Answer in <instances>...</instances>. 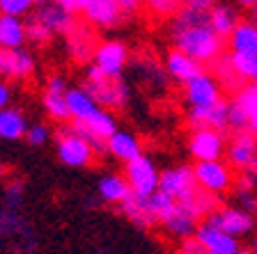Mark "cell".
<instances>
[{
    "mask_svg": "<svg viewBox=\"0 0 257 254\" xmlns=\"http://www.w3.org/2000/svg\"><path fill=\"white\" fill-rule=\"evenodd\" d=\"M172 46L200 60L202 64H211L218 55H223L225 37L211 28L207 12H198L191 7H179L172 14L170 23Z\"/></svg>",
    "mask_w": 257,
    "mask_h": 254,
    "instance_id": "6da1fadb",
    "label": "cell"
},
{
    "mask_svg": "<svg viewBox=\"0 0 257 254\" xmlns=\"http://www.w3.org/2000/svg\"><path fill=\"white\" fill-rule=\"evenodd\" d=\"M216 208H218V195L200 188V190L193 197H188V199H179V201L175 199L170 213L163 217L161 227L166 229L172 238L182 240V238H186V236H193L200 224V220L207 217L209 213L216 211Z\"/></svg>",
    "mask_w": 257,
    "mask_h": 254,
    "instance_id": "7a4b0ae2",
    "label": "cell"
},
{
    "mask_svg": "<svg viewBox=\"0 0 257 254\" xmlns=\"http://www.w3.org/2000/svg\"><path fill=\"white\" fill-rule=\"evenodd\" d=\"M172 204H175V199L163 190H154L152 195H140V192L131 190L126 199L119 204V208L131 224L140 229H150L163 222V217L170 213Z\"/></svg>",
    "mask_w": 257,
    "mask_h": 254,
    "instance_id": "3957f363",
    "label": "cell"
},
{
    "mask_svg": "<svg viewBox=\"0 0 257 254\" xmlns=\"http://www.w3.org/2000/svg\"><path fill=\"white\" fill-rule=\"evenodd\" d=\"M83 87L94 96L99 106L108 108V110H122V108H126L128 99H131V85L126 83L124 76L103 74L94 64L87 67L85 85Z\"/></svg>",
    "mask_w": 257,
    "mask_h": 254,
    "instance_id": "277c9868",
    "label": "cell"
},
{
    "mask_svg": "<svg viewBox=\"0 0 257 254\" xmlns=\"http://www.w3.org/2000/svg\"><path fill=\"white\" fill-rule=\"evenodd\" d=\"M55 154L62 165L71 169H83L92 165L96 151L90 140L85 135H80L74 126H62L58 131V138H55Z\"/></svg>",
    "mask_w": 257,
    "mask_h": 254,
    "instance_id": "5b68a950",
    "label": "cell"
},
{
    "mask_svg": "<svg viewBox=\"0 0 257 254\" xmlns=\"http://www.w3.org/2000/svg\"><path fill=\"white\" fill-rule=\"evenodd\" d=\"M37 247L35 233L23 215H19V208H3L0 211V249H19L30 252Z\"/></svg>",
    "mask_w": 257,
    "mask_h": 254,
    "instance_id": "8992f818",
    "label": "cell"
},
{
    "mask_svg": "<svg viewBox=\"0 0 257 254\" xmlns=\"http://www.w3.org/2000/svg\"><path fill=\"white\" fill-rule=\"evenodd\" d=\"M71 126L90 140L96 154H108V138L117 131V119L112 117V110L99 108L83 122H71Z\"/></svg>",
    "mask_w": 257,
    "mask_h": 254,
    "instance_id": "52a82bcc",
    "label": "cell"
},
{
    "mask_svg": "<svg viewBox=\"0 0 257 254\" xmlns=\"http://www.w3.org/2000/svg\"><path fill=\"white\" fill-rule=\"evenodd\" d=\"M195 179L198 185L207 192L214 195H223L234 185V176H232V165L225 163L223 158H214V160H195L193 165Z\"/></svg>",
    "mask_w": 257,
    "mask_h": 254,
    "instance_id": "ba28073f",
    "label": "cell"
},
{
    "mask_svg": "<svg viewBox=\"0 0 257 254\" xmlns=\"http://www.w3.org/2000/svg\"><path fill=\"white\" fill-rule=\"evenodd\" d=\"M37 71V60L23 46H0V78L23 83Z\"/></svg>",
    "mask_w": 257,
    "mask_h": 254,
    "instance_id": "9c48e42d",
    "label": "cell"
},
{
    "mask_svg": "<svg viewBox=\"0 0 257 254\" xmlns=\"http://www.w3.org/2000/svg\"><path fill=\"white\" fill-rule=\"evenodd\" d=\"M207 222L216 224V227L225 229L227 233L236 236V238H243V236H250L255 231V213L246 211V208H241L239 204L236 206H225V208H216L211 211L207 217H204Z\"/></svg>",
    "mask_w": 257,
    "mask_h": 254,
    "instance_id": "30bf717a",
    "label": "cell"
},
{
    "mask_svg": "<svg viewBox=\"0 0 257 254\" xmlns=\"http://www.w3.org/2000/svg\"><path fill=\"white\" fill-rule=\"evenodd\" d=\"M99 46V37L94 32V26L90 23H76L71 32L64 35V51L76 64H90L94 60V51Z\"/></svg>",
    "mask_w": 257,
    "mask_h": 254,
    "instance_id": "8fae6325",
    "label": "cell"
},
{
    "mask_svg": "<svg viewBox=\"0 0 257 254\" xmlns=\"http://www.w3.org/2000/svg\"><path fill=\"white\" fill-rule=\"evenodd\" d=\"M159 190H163L166 195H170L172 199H188L200 190L195 172L188 165H177V167L161 169V181H159Z\"/></svg>",
    "mask_w": 257,
    "mask_h": 254,
    "instance_id": "7c38bea8",
    "label": "cell"
},
{
    "mask_svg": "<svg viewBox=\"0 0 257 254\" xmlns=\"http://www.w3.org/2000/svg\"><path fill=\"white\" fill-rule=\"evenodd\" d=\"M124 176H126L128 185L134 192L140 195H152L154 190H159V181H161V169L154 165V160L147 158L145 154L136 156L134 160H128Z\"/></svg>",
    "mask_w": 257,
    "mask_h": 254,
    "instance_id": "4fadbf2b",
    "label": "cell"
},
{
    "mask_svg": "<svg viewBox=\"0 0 257 254\" xmlns=\"http://www.w3.org/2000/svg\"><path fill=\"white\" fill-rule=\"evenodd\" d=\"M225 149H227V140L223 131H216V128H193L188 138V154L193 156V160L223 158Z\"/></svg>",
    "mask_w": 257,
    "mask_h": 254,
    "instance_id": "5bb4252c",
    "label": "cell"
},
{
    "mask_svg": "<svg viewBox=\"0 0 257 254\" xmlns=\"http://www.w3.org/2000/svg\"><path fill=\"white\" fill-rule=\"evenodd\" d=\"M67 92H69V85L67 78L60 74L48 76L46 85H44L42 92V106L46 110V115L53 119V122H69V103H67Z\"/></svg>",
    "mask_w": 257,
    "mask_h": 254,
    "instance_id": "9a60e30c",
    "label": "cell"
},
{
    "mask_svg": "<svg viewBox=\"0 0 257 254\" xmlns=\"http://www.w3.org/2000/svg\"><path fill=\"white\" fill-rule=\"evenodd\" d=\"M195 238L202 243V247L207 254H241L243 252V247H241L236 236L227 233L225 229L216 227V224L207 222V220L198 224Z\"/></svg>",
    "mask_w": 257,
    "mask_h": 254,
    "instance_id": "2e32d148",
    "label": "cell"
},
{
    "mask_svg": "<svg viewBox=\"0 0 257 254\" xmlns=\"http://www.w3.org/2000/svg\"><path fill=\"white\" fill-rule=\"evenodd\" d=\"M94 67L103 71V74L110 76H122L124 69L128 64V48L124 42L119 39H106V42H99L94 51V60H92Z\"/></svg>",
    "mask_w": 257,
    "mask_h": 254,
    "instance_id": "e0dca14e",
    "label": "cell"
},
{
    "mask_svg": "<svg viewBox=\"0 0 257 254\" xmlns=\"http://www.w3.org/2000/svg\"><path fill=\"white\" fill-rule=\"evenodd\" d=\"M30 14L35 16L37 21H42L53 35H62V37L67 32L74 30L76 23H78L74 12L64 10V7L60 5V3H55V0H44V3H39Z\"/></svg>",
    "mask_w": 257,
    "mask_h": 254,
    "instance_id": "ac0fdd59",
    "label": "cell"
},
{
    "mask_svg": "<svg viewBox=\"0 0 257 254\" xmlns=\"http://www.w3.org/2000/svg\"><path fill=\"white\" fill-rule=\"evenodd\" d=\"M225 156H227V163L232 167L248 169L252 165V160L257 158V135L248 128H241L234 131L230 140H227V149H225Z\"/></svg>",
    "mask_w": 257,
    "mask_h": 254,
    "instance_id": "d6986e66",
    "label": "cell"
},
{
    "mask_svg": "<svg viewBox=\"0 0 257 254\" xmlns=\"http://www.w3.org/2000/svg\"><path fill=\"white\" fill-rule=\"evenodd\" d=\"M230 101H216V103H207V106H191L188 110V126L191 128H216V131H225L230 128Z\"/></svg>",
    "mask_w": 257,
    "mask_h": 254,
    "instance_id": "ffe728a7",
    "label": "cell"
},
{
    "mask_svg": "<svg viewBox=\"0 0 257 254\" xmlns=\"http://www.w3.org/2000/svg\"><path fill=\"white\" fill-rule=\"evenodd\" d=\"M83 14H85V21L96 30H112L126 16L119 0H87Z\"/></svg>",
    "mask_w": 257,
    "mask_h": 254,
    "instance_id": "44dd1931",
    "label": "cell"
},
{
    "mask_svg": "<svg viewBox=\"0 0 257 254\" xmlns=\"http://www.w3.org/2000/svg\"><path fill=\"white\" fill-rule=\"evenodd\" d=\"M184 96L188 106H207L223 99V85L216 80L214 74H200L184 85Z\"/></svg>",
    "mask_w": 257,
    "mask_h": 254,
    "instance_id": "7402d4cb",
    "label": "cell"
},
{
    "mask_svg": "<svg viewBox=\"0 0 257 254\" xmlns=\"http://www.w3.org/2000/svg\"><path fill=\"white\" fill-rule=\"evenodd\" d=\"M163 67H166L170 80H175V83H179V85H186L188 80H193L195 76L204 74V64L200 62V60L191 58L188 53H184V51H179V48H172L170 53L166 55Z\"/></svg>",
    "mask_w": 257,
    "mask_h": 254,
    "instance_id": "603a6c76",
    "label": "cell"
},
{
    "mask_svg": "<svg viewBox=\"0 0 257 254\" xmlns=\"http://www.w3.org/2000/svg\"><path fill=\"white\" fill-rule=\"evenodd\" d=\"M134 76L138 78V83H143L152 92H166L168 80H170L166 67H161L156 60L145 58V55H140L134 62Z\"/></svg>",
    "mask_w": 257,
    "mask_h": 254,
    "instance_id": "cb8c5ba5",
    "label": "cell"
},
{
    "mask_svg": "<svg viewBox=\"0 0 257 254\" xmlns=\"http://www.w3.org/2000/svg\"><path fill=\"white\" fill-rule=\"evenodd\" d=\"M108 154L112 158H117L119 163H128V160H134L136 156L143 154V144H140V140L131 131L117 128L108 138Z\"/></svg>",
    "mask_w": 257,
    "mask_h": 254,
    "instance_id": "d4e9b609",
    "label": "cell"
},
{
    "mask_svg": "<svg viewBox=\"0 0 257 254\" xmlns=\"http://www.w3.org/2000/svg\"><path fill=\"white\" fill-rule=\"evenodd\" d=\"M28 119L23 115V110L19 108H3L0 110V140L5 142H16V140H26L28 133Z\"/></svg>",
    "mask_w": 257,
    "mask_h": 254,
    "instance_id": "484cf974",
    "label": "cell"
},
{
    "mask_svg": "<svg viewBox=\"0 0 257 254\" xmlns=\"http://www.w3.org/2000/svg\"><path fill=\"white\" fill-rule=\"evenodd\" d=\"M28 30L23 16L0 12V46H26Z\"/></svg>",
    "mask_w": 257,
    "mask_h": 254,
    "instance_id": "4316f807",
    "label": "cell"
},
{
    "mask_svg": "<svg viewBox=\"0 0 257 254\" xmlns=\"http://www.w3.org/2000/svg\"><path fill=\"white\" fill-rule=\"evenodd\" d=\"M67 103H69L71 122H83V119H87V117L94 115V112L101 108L85 87H69V92H67Z\"/></svg>",
    "mask_w": 257,
    "mask_h": 254,
    "instance_id": "83f0119b",
    "label": "cell"
},
{
    "mask_svg": "<svg viewBox=\"0 0 257 254\" xmlns=\"http://www.w3.org/2000/svg\"><path fill=\"white\" fill-rule=\"evenodd\" d=\"M128 192H131V185L122 174H103L96 183V195L106 204H122Z\"/></svg>",
    "mask_w": 257,
    "mask_h": 254,
    "instance_id": "f1b7e54d",
    "label": "cell"
},
{
    "mask_svg": "<svg viewBox=\"0 0 257 254\" xmlns=\"http://www.w3.org/2000/svg\"><path fill=\"white\" fill-rule=\"evenodd\" d=\"M230 51H241V53H255L257 55V23L252 19L239 21L236 28L227 37Z\"/></svg>",
    "mask_w": 257,
    "mask_h": 254,
    "instance_id": "f546056e",
    "label": "cell"
},
{
    "mask_svg": "<svg viewBox=\"0 0 257 254\" xmlns=\"http://www.w3.org/2000/svg\"><path fill=\"white\" fill-rule=\"evenodd\" d=\"M211 67H214V76H216V80L223 85V90L232 92V94H236V92L248 83V80L241 78L239 71L234 69V64H232V60H230V53L218 55V58L211 62Z\"/></svg>",
    "mask_w": 257,
    "mask_h": 254,
    "instance_id": "4dcf8cb0",
    "label": "cell"
},
{
    "mask_svg": "<svg viewBox=\"0 0 257 254\" xmlns=\"http://www.w3.org/2000/svg\"><path fill=\"white\" fill-rule=\"evenodd\" d=\"M207 14H209V23H211V28L218 32L220 37H230V32L234 30L236 23L241 21L239 12H236L232 5H225V3H216Z\"/></svg>",
    "mask_w": 257,
    "mask_h": 254,
    "instance_id": "1f68e13d",
    "label": "cell"
},
{
    "mask_svg": "<svg viewBox=\"0 0 257 254\" xmlns=\"http://www.w3.org/2000/svg\"><path fill=\"white\" fill-rule=\"evenodd\" d=\"M230 60L234 64V69L243 80H255L257 76V55L255 53H241V51H230Z\"/></svg>",
    "mask_w": 257,
    "mask_h": 254,
    "instance_id": "d6a6232c",
    "label": "cell"
},
{
    "mask_svg": "<svg viewBox=\"0 0 257 254\" xmlns=\"http://www.w3.org/2000/svg\"><path fill=\"white\" fill-rule=\"evenodd\" d=\"M3 201L10 208H21L26 201V183L21 179H12L3 188Z\"/></svg>",
    "mask_w": 257,
    "mask_h": 254,
    "instance_id": "836d02e7",
    "label": "cell"
},
{
    "mask_svg": "<svg viewBox=\"0 0 257 254\" xmlns=\"http://www.w3.org/2000/svg\"><path fill=\"white\" fill-rule=\"evenodd\" d=\"M26 30H28V42L37 44V46H44V44H48L51 39L55 37L53 32L48 30L46 26H44L42 21H37L32 14H28V21H26Z\"/></svg>",
    "mask_w": 257,
    "mask_h": 254,
    "instance_id": "e575fe53",
    "label": "cell"
},
{
    "mask_svg": "<svg viewBox=\"0 0 257 254\" xmlns=\"http://www.w3.org/2000/svg\"><path fill=\"white\" fill-rule=\"evenodd\" d=\"M44 0H0V12L16 16H28Z\"/></svg>",
    "mask_w": 257,
    "mask_h": 254,
    "instance_id": "d590c367",
    "label": "cell"
},
{
    "mask_svg": "<svg viewBox=\"0 0 257 254\" xmlns=\"http://www.w3.org/2000/svg\"><path fill=\"white\" fill-rule=\"evenodd\" d=\"M227 119H230V128H232V131L248 128V112H246V108L241 106L236 99L230 101V112H227Z\"/></svg>",
    "mask_w": 257,
    "mask_h": 254,
    "instance_id": "8d00e7d4",
    "label": "cell"
},
{
    "mask_svg": "<svg viewBox=\"0 0 257 254\" xmlns=\"http://www.w3.org/2000/svg\"><path fill=\"white\" fill-rule=\"evenodd\" d=\"M145 7L156 16H172L182 7V0H145Z\"/></svg>",
    "mask_w": 257,
    "mask_h": 254,
    "instance_id": "74e56055",
    "label": "cell"
},
{
    "mask_svg": "<svg viewBox=\"0 0 257 254\" xmlns=\"http://www.w3.org/2000/svg\"><path fill=\"white\" fill-rule=\"evenodd\" d=\"M51 140V131H48L46 124H30L26 133V142L30 147H44V144Z\"/></svg>",
    "mask_w": 257,
    "mask_h": 254,
    "instance_id": "f35d334b",
    "label": "cell"
},
{
    "mask_svg": "<svg viewBox=\"0 0 257 254\" xmlns=\"http://www.w3.org/2000/svg\"><path fill=\"white\" fill-rule=\"evenodd\" d=\"M236 204L257 215V190H236Z\"/></svg>",
    "mask_w": 257,
    "mask_h": 254,
    "instance_id": "ab89813d",
    "label": "cell"
},
{
    "mask_svg": "<svg viewBox=\"0 0 257 254\" xmlns=\"http://www.w3.org/2000/svg\"><path fill=\"white\" fill-rule=\"evenodd\" d=\"M234 188L236 190H257V176L250 169H241L239 176L234 179Z\"/></svg>",
    "mask_w": 257,
    "mask_h": 254,
    "instance_id": "60d3db41",
    "label": "cell"
},
{
    "mask_svg": "<svg viewBox=\"0 0 257 254\" xmlns=\"http://www.w3.org/2000/svg\"><path fill=\"white\" fill-rule=\"evenodd\" d=\"M179 252L182 254H207L204 252V247H202V243L195 238V233L179 240Z\"/></svg>",
    "mask_w": 257,
    "mask_h": 254,
    "instance_id": "b9f144b4",
    "label": "cell"
},
{
    "mask_svg": "<svg viewBox=\"0 0 257 254\" xmlns=\"http://www.w3.org/2000/svg\"><path fill=\"white\" fill-rule=\"evenodd\" d=\"M12 96H14V92H12L10 80L0 78V110L10 106V103H12Z\"/></svg>",
    "mask_w": 257,
    "mask_h": 254,
    "instance_id": "7bdbcfd3",
    "label": "cell"
},
{
    "mask_svg": "<svg viewBox=\"0 0 257 254\" xmlns=\"http://www.w3.org/2000/svg\"><path fill=\"white\" fill-rule=\"evenodd\" d=\"M216 3L218 0H182L184 7H191V10H198V12H209Z\"/></svg>",
    "mask_w": 257,
    "mask_h": 254,
    "instance_id": "ee69618b",
    "label": "cell"
},
{
    "mask_svg": "<svg viewBox=\"0 0 257 254\" xmlns=\"http://www.w3.org/2000/svg\"><path fill=\"white\" fill-rule=\"evenodd\" d=\"M55 3H60L64 10L74 12V14H80V12L85 10V5H87V0H55Z\"/></svg>",
    "mask_w": 257,
    "mask_h": 254,
    "instance_id": "f6af8a7d",
    "label": "cell"
},
{
    "mask_svg": "<svg viewBox=\"0 0 257 254\" xmlns=\"http://www.w3.org/2000/svg\"><path fill=\"white\" fill-rule=\"evenodd\" d=\"M119 5H122V10H124V14L126 16H134L136 12L140 10L143 0H119Z\"/></svg>",
    "mask_w": 257,
    "mask_h": 254,
    "instance_id": "bcb514c9",
    "label": "cell"
},
{
    "mask_svg": "<svg viewBox=\"0 0 257 254\" xmlns=\"http://www.w3.org/2000/svg\"><path fill=\"white\" fill-rule=\"evenodd\" d=\"M248 131H252L257 135V110H252L250 117H248Z\"/></svg>",
    "mask_w": 257,
    "mask_h": 254,
    "instance_id": "7dc6e473",
    "label": "cell"
},
{
    "mask_svg": "<svg viewBox=\"0 0 257 254\" xmlns=\"http://www.w3.org/2000/svg\"><path fill=\"white\" fill-rule=\"evenodd\" d=\"M241 7H246V10H252V7L257 5V0H236Z\"/></svg>",
    "mask_w": 257,
    "mask_h": 254,
    "instance_id": "c3c4849f",
    "label": "cell"
},
{
    "mask_svg": "<svg viewBox=\"0 0 257 254\" xmlns=\"http://www.w3.org/2000/svg\"><path fill=\"white\" fill-rule=\"evenodd\" d=\"M5 174H7V165L3 163V160H0V179H3Z\"/></svg>",
    "mask_w": 257,
    "mask_h": 254,
    "instance_id": "681fc988",
    "label": "cell"
},
{
    "mask_svg": "<svg viewBox=\"0 0 257 254\" xmlns=\"http://www.w3.org/2000/svg\"><path fill=\"white\" fill-rule=\"evenodd\" d=\"M250 252H252V254H257V236L250 240Z\"/></svg>",
    "mask_w": 257,
    "mask_h": 254,
    "instance_id": "f907efd6",
    "label": "cell"
},
{
    "mask_svg": "<svg viewBox=\"0 0 257 254\" xmlns=\"http://www.w3.org/2000/svg\"><path fill=\"white\" fill-rule=\"evenodd\" d=\"M248 169H250L252 174H255V176H257V158H255V160H252V165H250V167H248Z\"/></svg>",
    "mask_w": 257,
    "mask_h": 254,
    "instance_id": "816d5d0a",
    "label": "cell"
},
{
    "mask_svg": "<svg viewBox=\"0 0 257 254\" xmlns=\"http://www.w3.org/2000/svg\"><path fill=\"white\" fill-rule=\"evenodd\" d=\"M250 19H252V21L257 23V5H255V7H252V10H250Z\"/></svg>",
    "mask_w": 257,
    "mask_h": 254,
    "instance_id": "f5cc1de1",
    "label": "cell"
},
{
    "mask_svg": "<svg viewBox=\"0 0 257 254\" xmlns=\"http://www.w3.org/2000/svg\"><path fill=\"white\" fill-rule=\"evenodd\" d=\"M252 83H255V87H257V80H252Z\"/></svg>",
    "mask_w": 257,
    "mask_h": 254,
    "instance_id": "db71d44e",
    "label": "cell"
},
{
    "mask_svg": "<svg viewBox=\"0 0 257 254\" xmlns=\"http://www.w3.org/2000/svg\"><path fill=\"white\" fill-rule=\"evenodd\" d=\"M255 80H257V76H255Z\"/></svg>",
    "mask_w": 257,
    "mask_h": 254,
    "instance_id": "11a10c76",
    "label": "cell"
}]
</instances>
